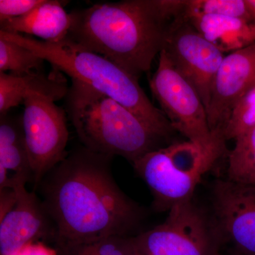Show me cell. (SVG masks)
I'll use <instances>...</instances> for the list:
<instances>
[{"mask_svg": "<svg viewBox=\"0 0 255 255\" xmlns=\"http://www.w3.org/2000/svg\"><path fill=\"white\" fill-rule=\"evenodd\" d=\"M113 157L78 147L68 152L33 190L41 196L54 224L56 241L63 246L135 236L143 210L116 182Z\"/></svg>", "mask_w": 255, "mask_h": 255, "instance_id": "obj_1", "label": "cell"}, {"mask_svg": "<svg viewBox=\"0 0 255 255\" xmlns=\"http://www.w3.org/2000/svg\"><path fill=\"white\" fill-rule=\"evenodd\" d=\"M185 0H125L95 4L70 13L68 38L139 78L163 50Z\"/></svg>", "mask_w": 255, "mask_h": 255, "instance_id": "obj_2", "label": "cell"}, {"mask_svg": "<svg viewBox=\"0 0 255 255\" xmlns=\"http://www.w3.org/2000/svg\"><path fill=\"white\" fill-rule=\"evenodd\" d=\"M0 37L17 43L50 63L72 80L89 85L122 104L159 135L170 140L175 132L163 112L152 105L138 78L125 69L75 43L68 37L58 42L0 31Z\"/></svg>", "mask_w": 255, "mask_h": 255, "instance_id": "obj_3", "label": "cell"}, {"mask_svg": "<svg viewBox=\"0 0 255 255\" xmlns=\"http://www.w3.org/2000/svg\"><path fill=\"white\" fill-rule=\"evenodd\" d=\"M65 100L82 146L92 152L121 156L133 164L172 142L117 101L78 80H72Z\"/></svg>", "mask_w": 255, "mask_h": 255, "instance_id": "obj_4", "label": "cell"}, {"mask_svg": "<svg viewBox=\"0 0 255 255\" xmlns=\"http://www.w3.org/2000/svg\"><path fill=\"white\" fill-rule=\"evenodd\" d=\"M226 151V145L205 148L189 140L172 142L148 152L132 166L150 189L155 211L168 212L194 199L203 177Z\"/></svg>", "mask_w": 255, "mask_h": 255, "instance_id": "obj_5", "label": "cell"}, {"mask_svg": "<svg viewBox=\"0 0 255 255\" xmlns=\"http://www.w3.org/2000/svg\"><path fill=\"white\" fill-rule=\"evenodd\" d=\"M131 242L134 255H221L209 211L194 199L173 206L163 223Z\"/></svg>", "mask_w": 255, "mask_h": 255, "instance_id": "obj_6", "label": "cell"}, {"mask_svg": "<svg viewBox=\"0 0 255 255\" xmlns=\"http://www.w3.org/2000/svg\"><path fill=\"white\" fill-rule=\"evenodd\" d=\"M152 95L176 132L205 148L226 145L210 130L206 109L195 88L174 68L164 50L150 80Z\"/></svg>", "mask_w": 255, "mask_h": 255, "instance_id": "obj_7", "label": "cell"}, {"mask_svg": "<svg viewBox=\"0 0 255 255\" xmlns=\"http://www.w3.org/2000/svg\"><path fill=\"white\" fill-rule=\"evenodd\" d=\"M23 104V130L35 190L50 169L66 157L69 132L65 110L55 101L30 93Z\"/></svg>", "mask_w": 255, "mask_h": 255, "instance_id": "obj_8", "label": "cell"}, {"mask_svg": "<svg viewBox=\"0 0 255 255\" xmlns=\"http://www.w3.org/2000/svg\"><path fill=\"white\" fill-rule=\"evenodd\" d=\"M209 214L219 238L221 253L255 255V185L228 179L215 182Z\"/></svg>", "mask_w": 255, "mask_h": 255, "instance_id": "obj_9", "label": "cell"}, {"mask_svg": "<svg viewBox=\"0 0 255 255\" xmlns=\"http://www.w3.org/2000/svg\"><path fill=\"white\" fill-rule=\"evenodd\" d=\"M162 50L195 88L207 109L216 74L226 55L201 36L187 18L172 23Z\"/></svg>", "mask_w": 255, "mask_h": 255, "instance_id": "obj_10", "label": "cell"}, {"mask_svg": "<svg viewBox=\"0 0 255 255\" xmlns=\"http://www.w3.org/2000/svg\"><path fill=\"white\" fill-rule=\"evenodd\" d=\"M255 87V43L228 53L223 58L206 109L212 133L223 137V130L235 106Z\"/></svg>", "mask_w": 255, "mask_h": 255, "instance_id": "obj_11", "label": "cell"}, {"mask_svg": "<svg viewBox=\"0 0 255 255\" xmlns=\"http://www.w3.org/2000/svg\"><path fill=\"white\" fill-rule=\"evenodd\" d=\"M11 189L16 192V201L0 213L1 255H14L23 247L40 239L56 240L54 224L36 192L26 190L24 184Z\"/></svg>", "mask_w": 255, "mask_h": 255, "instance_id": "obj_12", "label": "cell"}, {"mask_svg": "<svg viewBox=\"0 0 255 255\" xmlns=\"http://www.w3.org/2000/svg\"><path fill=\"white\" fill-rule=\"evenodd\" d=\"M33 182L22 119H0V189Z\"/></svg>", "mask_w": 255, "mask_h": 255, "instance_id": "obj_13", "label": "cell"}, {"mask_svg": "<svg viewBox=\"0 0 255 255\" xmlns=\"http://www.w3.org/2000/svg\"><path fill=\"white\" fill-rule=\"evenodd\" d=\"M68 89L63 74L54 69L48 75L40 71L21 75L0 73V114H7L23 103L28 94H39L56 102L66 97Z\"/></svg>", "mask_w": 255, "mask_h": 255, "instance_id": "obj_14", "label": "cell"}, {"mask_svg": "<svg viewBox=\"0 0 255 255\" xmlns=\"http://www.w3.org/2000/svg\"><path fill=\"white\" fill-rule=\"evenodd\" d=\"M71 24V15L64 9L62 1L44 0L24 16L1 21L0 31L25 33L44 41L58 42L68 37Z\"/></svg>", "mask_w": 255, "mask_h": 255, "instance_id": "obj_15", "label": "cell"}, {"mask_svg": "<svg viewBox=\"0 0 255 255\" xmlns=\"http://www.w3.org/2000/svg\"><path fill=\"white\" fill-rule=\"evenodd\" d=\"M187 18L199 33L225 55L255 43V26L242 18L211 14H189Z\"/></svg>", "mask_w": 255, "mask_h": 255, "instance_id": "obj_16", "label": "cell"}, {"mask_svg": "<svg viewBox=\"0 0 255 255\" xmlns=\"http://www.w3.org/2000/svg\"><path fill=\"white\" fill-rule=\"evenodd\" d=\"M227 154L228 180L255 185V126L235 139Z\"/></svg>", "mask_w": 255, "mask_h": 255, "instance_id": "obj_17", "label": "cell"}, {"mask_svg": "<svg viewBox=\"0 0 255 255\" xmlns=\"http://www.w3.org/2000/svg\"><path fill=\"white\" fill-rule=\"evenodd\" d=\"M44 61L27 48L0 37V73L21 75L39 71Z\"/></svg>", "mask_w": 255, "mask_h": 255, "instance_id": "obj_18", "label": "cell"}, {"mask_svg": "<svg viewBox=\"0 0 255 255\" xmlns=\"http://www.w3.org/2000/svg\"><path fill=\"white\" fill-rule=\"evenodd\" d=\"M189 14L231 16L252 22L246 0H187V16Z\"/></svg>", "mask_w": 255, "mask_h": 255, "instance_id": "obj_19", "label": "cell"}, {"mask_svg": "<svg viewBox=\"0 0 255 255\" xmlns=\"http://www.w3.org/2000/svg\"><path fill=\"white\" fill-rule=\"evenodd\" d=\"M255 126V87L236 104L223 130L225 140H235Z\"/></svg>", "mask_w": 255, "mask_h": 255, "instance_id": "obj_20", "label": "cell"}, {"mask_svg": "<svg viewBox=\"0 0 255 255\" xmlns=\"http://www.w3.org/2000/svg\"><path fill=\"white\" fill-rule=\"evenodd\" d=\"M43 1L44 0H1L0 22L24 16Z\"/></svg>", "mask_w": 255, "mask_h": 255, "instance_id": "obj_21", "label": "cell"}, {"mask_svg": "<svg viewBox=\"0 0 255 255\" xmlns=\"http://www.w3.org/2000/svg\"><path fill=\"white\" fill-rule=\"evenodd\" d=\"M13 255H56L55 252L39 242L29 243Z\"/></svg>", "mask_w": 255, "mask_h": 255, "instance_id": "obj_22", "label": "cell"}, {"mask_svg": "<svg viewBox=\"0 0 255 255\" xmlns=\"http://www.w3.org/2000/svg\"><path fill=\"white\" fill-rule=\"evenodd\" d=\"M246 2L251 13L252 22L255 26V0H246Z\"/></svg>", "mask_w": 255, "mask_h": 255, "instance_id": "obj_23", "label": "cell"}, {"mask_svg": "<svg viewBox=\"0 0 255 255\" xmlns=\"http://www.w3.org/2000/svg\"></svg>", "mask_w": 255, "mask_h": 255, "instance_id": "obj_24", "label": "cell"}]
</instances>
